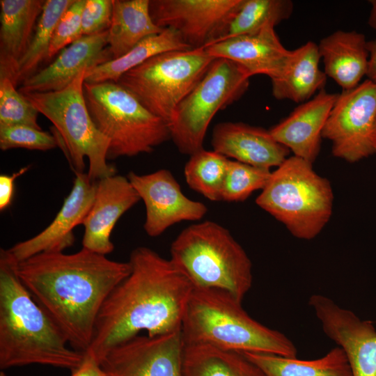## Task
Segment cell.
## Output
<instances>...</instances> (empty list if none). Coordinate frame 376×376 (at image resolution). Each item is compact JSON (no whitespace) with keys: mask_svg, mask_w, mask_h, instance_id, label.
I'll return each mask as SVG.
<instances>
[{"mask_svg":"<svg viewBox=\"0 0 376 376\" xmlns=\"http://www.w3.org/2000/svg\"><path fill=\"white\" fill-rule=\"evenodd\" d=\"M228 159L203 148L190 155L184 173L187 184L212 201H221Z\"/></svg>","mask_w":376,"mask_h":376,"instance_id":"cell-31","label":"cell"},{"mask_svg":"<svg viewBox=\"0 0 376 376\" xmlns=\"http://www.w3.org/2000/svg\"><path fill=\"white\" fill-rule=\"evenodd\" d=\"M367 42L363 33L338 30L318 45L325 75L342 91L356 87L366 76L369 59Z\"/></svg>","mask_w":376,"mask_h":376,"instance_id":"cell-23","label":"cell"},{"mask_svg":"<svg viewBox=\"0 0 376 376\" xmlns=\"http://www.w3.org/2000/svg\"><path fill=\"white\" fill-rule=\"evenodd\" d=\"M372 143L375 150V153L376 154V120L374 125L373 134H372Z\"/></svg>","mask_w":376,"mask_h":376,"instance_id":"cell-41","label":"cell"},{"mask_svg":"<svg viewBox=\"0 0 376 376\" xmlns=\"http://www.w3.org/2000/svg\"><path fill=\"white\" fill-rule=\"evenodd\" d=\"M127 178L144 202L146 217L143 228L150 237L159 236L180 221H199L207 211L203 203L191 200L182 193L168 170L146 175L130 171Z\"/></svg>","mask_w":376,"mask_h":376,"instance_id":"cell-15","label":"cell"},{"mask_svg":"<svg viewBox=\"0 0 376 376\" xmlns=\"http://www.w3.org/2000/svg\"><path fill=\"white\" fill-rule=\"evenodd\" d=\"M185 376H265L242 353L206 345H185Z\"/></svg>","mask_w":376,"mask_h":376,"instance_id":"cell-28","label":"cell"},{"mask_svg":"<svg viewBox=\"0 0 376 376\" xmlns=\"http://www.w3.org/2000/svg\"><path fill=\"white\" fill-rule=\"evenodd\" d=\"M367 47L369 59L366 76L368 79L376 84V39L368 41Z\"/></svg>","mask_w":376,"mask_h":376,"instance_id":"cell-39","label":"cell"},{"mask_svg":"<svg viewBox=\"0 0 376 376\" xmlns=\"http://www.w3.org/2000/svg\"><path fill=\"white\" fill-rule=\"evenodd\" d=\"M30 166H24L11 175H0V210L3 211L11 204L15 179L28 171Z\"/></svg>","mask_w":376,"mask_h":376,"instance_id":"cell-37","label":"cell"},{"mask_svg":"<svg viewBox=\"0 0 376 376\" xmlns=\"http://www.w3.org/2000/svg\"><path fill=\"white\" fill-rule=\"evenodd\" d=\"M58 146L56 137L47 132L29 126L0 127V148L49 150Z\"/></svg>","mask_w":376,"mask_h":376,"instance_id":"cell-34","label":"cell"},{"mask_svg":"<svg viewBox=\"0 0 376 376\" xmlns=\"http://www.w3.org/2000/svg\"><path fill=\"white\" fill-rule=\"evenodd\" d=\"M140 199L126 177L115 174L97 180L95 200L82 224V247L104 256L112 252L113 228Z\"/></svg>","mask_w":376,"mask_h":376,"instance_id":"cell-17","label":"cell"},{"mask_svg":"<svg viewBox=\"0 0 376 376\" xmlns=\"http://www.w3.org/2000/svg\"><path fill=\"white\" fill-rule=\"evenodd\" d=\"M212 146L214 152L226 157L267 169L279 166L290 152L274 139L269 130L243 123L217 124Z\"/></svg>","mask_w":376,"mask_h":376,"instance_id":"cell-20","label":"cell"},{"mask_svg":"<svg viewBox=\"0 0 376 376\" xmlns=\"http://www.w3.org/2000/svg\"><path fill=\"white\" fill-rule=\"evenodd\" d=\"M338 95L320 91L273 126L269 132L294 156L313 164L319 155L322 132Z\"/></svg>","mask_w":376,"mask_h":376,"instance_id":"cell-19","label":"cell"},{"mask_svg":"<svg viewBox=\"0 0 376 376\" xmlns=\"http://www.w3.org/2000/svg\"><path fill=\"white\" fill-rule=\"evenodd\" d=\"M293 10L294 4L290 0H242L238 10L212 44L241 35L256 33L267 26L274 27L289 19Z\"/></svg>","mask_w":376,"mask_h":376,"instance_id":"cell-29","label":"cell"},{"mask_svg":"<svg viewBox=\"0 0 376 376\" xmlns=\"http://www.w3.org/2000/svg\"><path fill=\"white\" fill-rule=\"evenodd\" d=\"M0 376H7L3 372L0 373Z\"/></svg>","mask_w":376,"mask_h":376,"instance_id":"cell-42","label":"cell"},{"mask_svg":"<svg viewBox=\"0 0 376 376\" xmlns=\"http://www.w3.org/2000/svg\"><path fill=\"white\" fill-rule=\"evenodd\" d=\"M18 275L34 301L63 332L70 346L85 352L97 315L112 290L131 272L129 262L83 248L72 254L42 252L18 263Z\"/></svg>","mask_w":376,"mask_h":376,"instance_id":"cell-1","label":"cell"},{"mask_svg":"<svg viewBox=\"0 0 376 376\" xmlns=\"http://www.w3.org/2000/svg\"><path fill=\"white\" fill-rule=\"evenodd\" d=\"M84 359L70 376H109L102 368L96 358L91 353L84 352Z\"/></svg>","mask_w":376,"mask_h":376,"instance_id":"cell-38","label":"cell"},{"mask_svg":"<svg viewBox=\"0 0 376 376\" xmlns=\"http://www.w3.org/2000/svg\"><path fill=\"white\" fill-rule=\"evenodd\" d=\"M86 0H75L61 17L49 49V59L83 36L81 15Z\"/></svg>","mask_w":376,"mask_h":376,"instance_id":"cell-35","label":"cell"},{"mask_svg":"<svg viewBox=\"0 0 376 376\" xmlns=\"http://www.w3.org/2000/svg\"><path fill=\"white\" fill-rule=\"evenodd\" d=\"M324 333L345 352L352 376H376V329L353 311L322 295L308 301Z\"/></svg>","mask_w":376,"mask_h":376,"instance_id":"cell-14","label":"cell"},{"mask_svg":"<svg viewBox=\"0 0 376 376\" xmlns=\"http://www.w3.org/2000/svg\"><path fill=\"white\" fill-rule=\"evenodd\" d=\"M181 333L185 345L297 357L295 345L289 338L255 320L244 310L242 301L220 289L194 288Z\"/></svg>","mask_w":376,"mask_h":376,"instance_id":"cell-4","label":"cell"},{"mask_svg":"<svg viewBox=\"0 0 376 376\" xmlns=\"http://www.w3.org/2000/svg\"><path fill=\"white\" fill-rule=\"evenodd\" d=\"M107 37L108 31L83 36L63 49L51 64L24 80L19 91L31 93L60 91L83 70L111 60Z\"/></svg>","mask_w":376,"mask_h":376,"instance_id":"cell-18","label":"cell"},{"mask_svg":"<svg viewBox=\"0 0 376 376\" xmlns=\"http://www.w3.org/2000/svg\"><path fill=\"white\" fill-rule=\"evenodd\" d=\"M128 262L131 272L103 304L85 352L100 363L110 349L142 331L154 336L181 329L194 289L170 259L150 248L134 249Z\"/></svg>","mask_w":376,"mask_h":376,"instance_id":"cell-2","label":"cell"},{"mask_svg":"<svg viewBox=\"0 0 376 376\" xmlns=\"http://www.w3.org/2000/svg\"><path fill=\"white\" fill-rule=\"evenodd\" d=\"M113 0H86L81 15L83 36L108 31L112 17Z\"/></svg>","mask_w":376,"mask_h":376,"instance_id":"cell-36","label":"cell"},{"mask_svg":"<svg viewBox=\"0 0 376 376\" xmlns=\"http://www.w3.org/2000/svg\"><path fill=\"white\" fill-rule=\"evenodd\" d=\"M170 260L195 288L225 290L239 301L252 285V264L230 232L212 221L185 228L171 245Z\"/></svg>","mask_w":376,"mask_h":376,"instance_id":"cell-5","label":"cell"},{"mask_svg":"<svg viewBox=\"0 0 376 376\" xmlns=\"http://www.w3.org/2000/svg\"><path fill=\"white\" fill-rule=\"evenodd\" d=\"M39 113L10 78L0 77V127L24 125L42 130L38 123Z\"/></svg>","mask_w":376,"mask_h":376,"instance_id":"cell-33","label":"cell"},{"mask_svg":"<svg viewBox=\"0 0 376 376\" xmlns=\"http://www.w3.org/2000/svg\"><path fill=\"white\" fill-rule=\"evenodd\" d=\"M271 173L270 169L228 159L221 201H245L253 191L265 187Z\"/></svg>","mask_w":376,"mask_h":376,"instance_id":"cell-32","label":"cell"},{"mask_svg":"<svg viewBox=\"0 0 376 376\" xmlns=\"http://www.w3.org/2000/svg\"><path fill=\"white\" fill-rule=\"evenodd\" d=\"M86 69L65 88L45 93H22L54 125V136L75 172L87 173L95 181L116 174L107 163L109 141L96 127L86 105L83 86Z\"/></svg>","mask_w":376,"mask_h":376,"instance_id":"cell-8","label":"cell"},{"mask_svg":"<svg viewBox=\"0 0 376 376\" xmlns=\"http://www.w3.org/2000/svg\"><path fill=\"white\" fill-rule=\"evenodd\" d=\"M255 363L265 376H352L343 350L331 349L324 356L312 360L260 352H241Z\"/></svg>","mask_w":376,"mask_h":376,"instance_id":"cell-26","label":"cell"},{"mask_svg":"<svg viewBox=\"0 0 376 376\" xmlns=\"http://www.w3.org/2000/svg\"><path fill=\"white\" fill-rule=\"evenodd\" d=\"M45 3L0 1V77L10 78L15 85L17 64L30 45Z\"/></svg>","mask_w":376,"mask_h":376,"instance_id":"cell-22","label":"cell"},{"mask_svg":"<svg viewBox=\"0 0 376 376\" xmlns=\"http://www.w3.org/2000/svg\"><path fill=\"white\" fill-rule=\"evenodd\" d=\"M149 5L150 0H113L107 37L112 59L125 54L144 38L164 31L154 23Z\"/></svg>","mask_w":376,"mask_h":376,"instance_id":"cell-25","label":"cell"},{"mask_svg":"<svg viewBox=\"0 0 376 376\" xmlns=\"http://www.w3.org/2000/svg\"><path fill=\"white\" fill-rule=\"evenodd\" d=\"M320 58L318 45L313 41L290 51L281 71L270 79L274 97L303 103L324 89L327 77L320 68Z\"/></svg>","mask_w":376,"mask_h":376,"instance_id":"cell-24","label":"cell"},{"mask_svg":"<svg viewBox=\"0 0 376 376\" xmlns=\"http://www.w3.org/2000/svg\"><path fill=\"white\" fill-rule=\"evenodd\" d=\"M376 120V84L369 79L342 91L322 132L336 157L354 163L375 154L372 134Z\"/></svg>","mask_w":376,"mask_h":376,"instance_id":"cell-11","label":"cell"},{"mask_svg":"<svg viewBox=\"0 0 376 376\" xmlns=\"http://www.w3.org/2000/svg\"><path fill=\"white\" fill-rule=\"evenodd\" d=\"M249 79L234 62L214 60L201 80L177 106L169 125L171 139L181 153L191 155L203 148L212 118L245 93Z\"/></svg>","mask_w":376,"mask_h":376,"instance_id":"cell-10","label":"cell"},{"mask_svg":"<svg viewBox=\"0 0 376 376\" xmlns=\"http://www.w3.org/2000/svg\"><path fill=\"white\" fill-rule=\"evenodd\" d=\"M188 49L191 48L183 41L176 31L166 28L158 34L144 38L122 56L88 68L84 82H118L123 74L157 54L169 51Z\"/></svg>","mask_w":376,"mask_h":376,"instance_id":"cell-27","label":"cell"},{"mask_svg":"<svg viewBox=\"0 0 376 376\" xmlns=\"http://www.w3.org/2000/svg\"><path fill=\"white\" fill-rule=\"evenodd\" d=\"M242 0H150L154 23L176 31L191 49L212 44Z\"/></svg>","mask_w":376,"mask_h":376,"instance_id":"cell-13","label":"cell"},{"mask_svg":"<svg viewBox=\"0 0 376 376\" xmlns=\"http://www.w3.org/2000/svg\"><path fill=\"white\" fill-rule=\"evenodd\" d=\"M18 263L8 249H0V368L40 364L76 370L85 353L68 347L20 280Z\"/></svg>","mask_w":376,"mask_h":376,"instance_id":"cell-3","label":"cell"},{"mask_svg":"<svg viewBox=\"0 0 376 376\" xmlns=\"http://www.w3.org/2000/svg\"><path fill=\"white\" fill-rule=\"evenodd\" d=\"M83 91L93 122L109 141L108 159L150 153L171 139L169 125L118 82H84Z\"/></svg>","mask_w":376,"mask_h":376,"instance_id":"cell-7","label":"cell"},{"mask_svg":"<svg viewBox=\"0 0 376 376\" xmlns=\"http://www.w3.org/2000/svg\"><path fill=\"white\" fill-rule=\"evenodd\" d=\"M369 3L370 4V11L368 23L376 32V0H370Z\"/></svg>","mask_w":376,"mask_h":376,"instance_id":"cell-40","label":"cell"},{"mask_svg":"<svg viewBox=\"0 0 376 376\" xmlns=\"http://www.w3.org/2000/svg\"><path fill=\"white\" fill-rule=\"evenodd\" d=\"M74 1H45L30 45L17 64L15 80L16 86L34 75L40 63L49 59V46L55 28L62 15Z\"/></svg>","mask_w":376,"mask_h":376,"instance_id":"cell-30","label":"cell"},{"mask_svg":"<svg viewBox=\"0 0 376 376\" xmlns=\"http://www.w3.org/2000/svg\"><path fill=\"white\" fill-rule=\"evenodd\" d=\"M214 59L203 47L169 51L125 72L118 83L169 125L177 106L201 80Z\"/></svg>","mask_w":376,"mask_h":376,"instance_id":"cell-9","label":"cell"},{"mask_svg":"<svg viewBox=\"0 0 376 376\" xmlns=\"http://www.w3.org/2000/svg\"><path fill=\"white\" fill-rule=\"evenodd\" d=\"M256 203L295 237L312 240L331 217L334 193L312 163L293 155L271 173Z\"/></svg>","mask_w":376,"mask_h":376,"instance_id":"cell-6","label":"cell"},{"mask_svg":"<svg viewBox=\"0 0 376 376\" xmlns=\"http://www.w3.org/2000/svg\"><path fill=\"white\" fill-rule=\"evenodd\" d=\"M181 329L137 335L110 349L100 361L109 376H185Z\"/></svg>","mask_w":376,"mask_h":376,"instance_id":"cell-12","label":"cell"},{"mask_svg":"<svg viewBox=\"0 0 376 376\" xmlns=\"http://www.w3.org/2000/svg\"><path fill=\"white\" fill-rule=\"evenodd\" d=\"M73 186L52 223L36 236L8 249L19 263L42 252H63L75 242L73 229L83 222L95 200L97 181L75 172Z\"/></svg>","mask_w":376,"mask_h":376,"instance_id":"cell-16","label":"cell"},{"mask_svg":"<svg viewBox=\"0 0 376 376\" xmlns=\"http://www.w3.org/2000/svg\"><path fill=\"white\" fill-rule=\"evenodd\" d=\"M203 48L214 58H225L237 64L250 77L265 75L270 79L281 71L290 52L281 44L272 26Z\"/></svg>","mask_w":376,"mask_h":376,"instance_id":"cell-21","label":"cell"}]
</instances>
